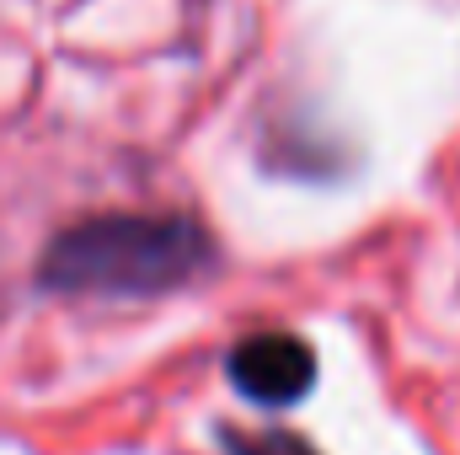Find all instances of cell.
Wrapping results in <instances>:
<instances>
[{
	"instance_id": "obj_1",
	"label": "cell",
	"mask_w": 460,
	"mask_h": 455,
	"mask_svg": "<svg viewBox=\"0 0 460 455\" xmlns=\"http://www.w3.org/2000/svg\"><path fill=\"white\" fill-rule=\"evenodd\" d=\"M209 268L215 236L188 215H92L43 246L38 284L81 300H150Z\"/></svg>"
},
{
	"instance_id": "obj_2",
	"label": "cell",
	"mask_w": 460,
	"mask_h": 455,
	"mask_svg": "<svg viewBox=\"0 0 460 455\" xmlns=\"http://www.w3.org/2000/svg\"><path fill=\"white\" fill-rule=\"evenodd\" d=\"M226 375L257 407H295L316 386V348L300 333H279V327L246 333V338L230 343Z\"/></svg>"
},
{
	"instance_id": "obj_3",
	"label": "cell",
	"mask_w": 460,
	"mask_h": 455,
	"mask_svg": "<svg viewBox=\"0 0 460 455\" xmlns=\"http://www.w3.org/2000/svg\"><path fill=\"white\" fill-rule=\"evenodd\" d=\"M220 451L226 455H322L305 434L295 429H235V424H220Z\"/></svg>"
}]
</instances>
